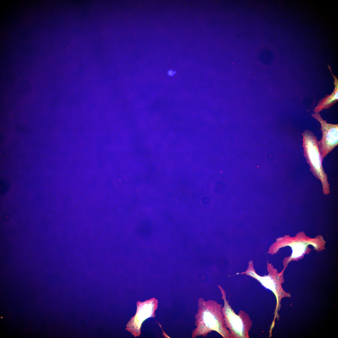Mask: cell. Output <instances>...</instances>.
<instances>
[{
    "label": "cell",
    "instance_id": "obj_1",
    "mask_svg": "<svg viewBox=\"0 0 338 338\" xmlns=\"http://www.w3.org/2000/svg\"><path fill=\"white\" fill-rule=\"evenodd\" d=\"M198 306L195 316L196 328L192 332V337H206L212 331L218 332L224 338L228 337L229 332L226 328L221 305L212 300L205 301L200 298Z\"/></svg>",
    "mask_w": 338,
    "mask_h": 338
},
{
    "label": "cell",
    "instance_id": "obj_2",
    "mask_svg": "<svg viewBox=\"0 0 338 338\" xmlns=\"http://www.w3.org/2000/svg\"><path fill=\"white\" fill-rule=\"evenodd\" d=\"M304 156L310 170L317 177L325 182L327 176L323 168L322 158L317 145V138L314 132L308 129L302 133Z\"/></svg>",
    "mask_w": 338,
    "mask_h": 338
},
{
    "label": "cell",
    "instance_id": "obj_3",
    "mask_svg": "<svg viewBox=\"0 0 338 338\" xmlns=\"http://www.w3.org/2000/svg\"><path fill=\"white\" fill-rule=\"evenodd\" d=\"M311 115L320 125L322 136L320 141H317V145L323 159L338 146V125L328 123L319 113H314Z\"/></svg>",
    "mask_w": 338,
    "mask_h": 338
},
{
    "label": "cell",
    "instance_id": "obj_4",
    "mask_svg": "<svg viewBox=\"0 0 338 338\" xmlns=\"http://www.w3.org/2000/svg\"><path fill=\"white\" fill-rule=\"evenodd\" d=\"M158 300L155 298L142 302L137 301V310L126 325V330L130 332L135 337L140 336L141 327L143 322L150 317L156 316L155 311L158 307Z\"/></svg>",
    "mask_w": 338,
    "mask_h": 338
},
{
    "label": "cell",
    "instance_id": "obj_5",
    "mask_svg": "<svg viewBox=\"0 0 338 338\" xmlns=\"http://www.w3.org/2000/svg\"><path fill=\"white\" fill-rule=\"evenodd\" d=\"M219 287L224 301V306L222 310L226 326L238 337H243L244 335V327L242 320L231 309L226 300L224 291L220 286Z\"/></svg>",
    "mask_w": 338,
    "mask_h": 338
},
{
    "label": "cell",
    "instance_id": "obj_6",
    "mask_svg": "<svg viewBox=\"0 0 338 338\" xmlns=\"http://www.w3.org/2000/svg\"><path fill=\"white\" fill-rule=\"evenodd\" d=\"M328 67L334 79V88L330 95H326L319 101L314 109L315 113H319L323 109L329 108L335 104L338 100V79L337 76L333 74L329 65H328Z\"/></svg>",
    "mask_w": 338,
    "mask_h": 338
},
{
    "label": "cell",
    "instance_id": "obj_7",
    "mask_svg": "<svg viewBox=\"0 0 338 338\" xmlns=\"http://www.w3.org/2000/svg\"><path fill=\"white\" fill-rule=\"evenodd\" d=\"M248 274L257 279L264 286L270 289L275 293V285L274 281L271 278L268 276L261 277L253 271L249 272Z\"/></svg>",
    "mask_w": 338,
    "mask_h": 338
},
{
    "label": "cell",
    "instance_id": "obj_8",
    "mask_svg": "<svg viewBox=\"0 0 338 338\" xmlns=\"http://www.w3.org/2000/svg\"><path fill=\"white\" fill-rule=\"evenodd\" d=\"M292 248L293 250L292 257L294 258H299L302 255L305 250L304 245L300 243L293 244Z\"/></svg>",
    "mask_w": 338,
    "mask_h": 338
},
{
    "label": "cell",
    "instance_id": "obj_9",
    "mask_svg": "<svg viewBox=\"0 0 338 338\" xmlns=\"http://www.w3.org/2000/svg\"><path fill=\"white\" fill-rule=\"evenodd\" d=\"M8 182L5 179H1L0 181V192L1 195H3L8 191L9 188Z\"/></svg>",
    "mask_w": 338,
    "mask_h": 338
},
{
    "label": "cell",
    "instance_id": "obj_10",
    "mask_svg": "<svg viewBox=\"0 0 338 338\" xmlns=\"http://www.w3.org/2000/svg\"><path fill=\"white\" fill-rule=\"evenodd\" d=\"M175 73V71L173 72L172 70H169L168 72V73L170 76H172Z\"/></svg>",
    "mask_w": 338,
    "mask_h": 338
}]
</instances>
